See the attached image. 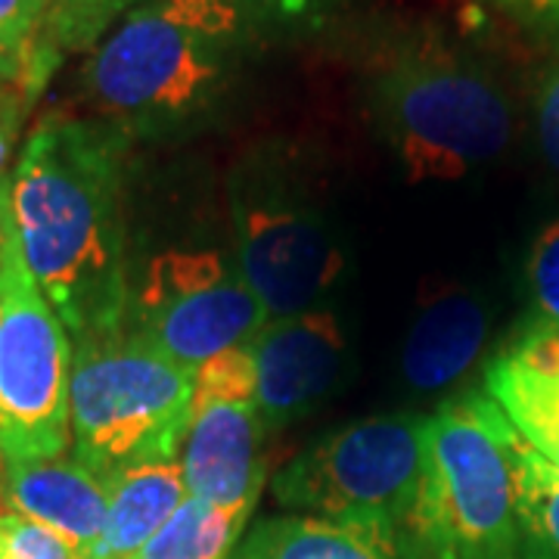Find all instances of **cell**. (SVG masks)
<instances>
[{
    "mask_svg": "<svg viewBox=\"0 0 559 559\" xmlns=\"http://www.w3.org/2000/svg\"><path fill=\"white\" fill-rule=\"evenodd\" d=\"M134 140L116 124L47 112L10 171L22 255L72 345L128 326L124 193Z\"/></svg>",
    "mask_w": 559,
    "mask_h": 559,
    "instance_id": "1",
    "label": "cell"
},
{
    "mask_svg": "<svg viewBox=\"0 0 559 559\" xmlns=\"http://www.w3.org/2000/svg\"><path fill=\"white\" fill-rule=\"evenodd\" d=\"M373 131L417 183L460 180L500 159L513 140V103L498 75L432 28L382 44L364 69Z\"/></svg>",
    "mask_w": 559,
    "mask_h": 559,
    "instance_id": "2",
    "label": "cell"
},
{
    "mask_svg": "<svg viewBox=\"0 0 559 559\" xmlns=\"http://www.w3.org/2000/svg\"><path fill=\"white\" fill-rule=\"evenodd\" d=\"M246 47L175 20L138 0L87 50L84 94L97 119L131 140H175L202 131L234 97Z\"/></svg>",
    "mask_w": 559,
    "mask_h": 559,
    "instance_id": "3",
    "label": "cell"
},
{
    "mask_svg": "<svg viewBox=\"0 0 559 559\" xmlns=\"http://www.w3.org/2000/svg\"><path fill=\"white\" fill-rule=\"evenodd\" d=\"M513 423L485 392L429 417V454L399 559H520Z\"/></svg>",
    "mask_w": 559,
    "mask_h": 559,
    "instance_id": "4",
    "label": "cell"
},
{
    "mask_svg": "<svg viewBox=\"0 0 559 559\" xmlns=\"http://www.w3.org/2000/svg\"><path fill=\"white\" fill-rule=\"evenodd\" d=\"M237 267L267 318L320 308L345 277V242L293 150H249L227 178Z\"/></svg>",
    "mask_w": 559,
    "mask_h": 559,
    "instance_id": "5",
    "label": "cell"
},
{
    "mask_svg": "<svg viewBox=\"0 0 559 559\" xmlns=\"http://www.w3.org/2000/svg\"><path fill=\"white\" fill-rule=\"evenodd\" d=\"M197 370L121 330L72 345V457L109 479L140 463L180 460Z\"/></svg>",
    "mask_w": 559,
    "mask_h": 559,
    "instance_id": "6",
    "label": "cell"
},
{
    "mask_svg": "<svg viewBox=\"0 0 559 559\" xmlns=\"http://www.w3.org/2000/svg\"><path fill=\"white\" fill-rule=\"evenodd\" d=\"M426 414L367 417L305 448L271 479V491L280 507L358 532L399 557L401 528L426 476Z\"/></svg>",
    "mask_w": 559,
    "mask_h": 559,
    "instance_id": "7",
    "label": "cell"
},
{
    "mask_svg": "<svg viewBox=\"0 0 559 559\" xmlns=\"http://www.w3.org/2000/svg\"><path fill=\"white\" fill-rule=\"evenodd\" d=\"M72 340L32 277L13 212L0 249V463L69 454Z\"/></svg>",
    "mask_w": 559,
    "mask_h": 559,
    "instance_id": "8",
    "label": "cell"
},
{
    "mask_svg": "<svg viewBox=\"0 0 559 559\" xmlns=\"http://www.w3.org/2000/svg\"><path fill=\"white\" fill-rule=\"evenodd\" d=\"M267 320L240 267L212 249L159 252L131 286L128 330L190 370L246 345Z\"/></svg>",
    "mask_w": 559,
    "mask_h": 559,
    "instance_id": "9",
    "label": "cell"
},
{
    "mask_svg": "<svg viewBox=\"0 0 559 559\" xmlns=\"http://www.w3.org/2000/svg\"><path fill=\"white\" fill-rule=\"evenodd\" d=\"M246 348L255 364V404L267 432L314 414L345 380L348 336L326 308L271 318Z\"/></svg>",
    "mask_w": 559,
    "mask_h": 559,
    "instance_id": "10",
    "label": "cell"
},
{
    "mask_svg": "<svg viewBox=\"0 0 559 559\" xmlns=\"http://www.w3.org/2000/svg\"><path fill=\"white\" fill-rule=\"evenodd\" d=\"M264 423L255 399L193 392L180 469L190 498L252 513L264 488Z\"/></svg>",
    "mask_w": 559,
    "mask_h": 559,
    "instance_id": "11",
    "label": "cell"
},
{
    "mask_svg": "<svg viewBox=\"0 0 559 559\" xmlns=\"http://www.w3.org/2000/svg\"><path fill=\"white\" fill-rule=\"evenodd\" d=\"M485 395L544 457L559 454V326L532 318L485 367Z\"/></svg>",
    "mask_w": 559,
    "mask_h": 559,
    "instance_id": "12",
    "label": "cell"
},
{
    "mask_svg": "<svg viewBox=\"0 0 559 559\" xmlns=\"http://www.w3.org/2000/svg\"><path fill=\"white\" fill-rule=\"evenodd\" d=\"M0 503L69 540L81 557L100 540L109 488L94 469L62 454L32 463H0Z\"/></svg>",
    "mask_w": 559,
    "mask_h": 559,
    "instance_id": "13",
    "label": "cell"
},
{
    "mask_svg": "<svg viewBox=\"0 0 559 559\" xmlns=\"http://www.w3.org/2000/svg\"><path fill=\"white\" fill-rule=\"evenodd\" d=\"M491 311L473 289L448 286L419 305L401 345V382L417 395H439L460 382L485 352Z\"/></svg>",
    "mask_w": 559,
    "mask_h": 559,
    "instance_id": "14",
    "label": "cell"
},
{
    "mask_svg": "<svg viewBox=\"0 0 559 559\" xmlns=\"http://www.w3.org/2000/svg\"><path fill=\"white\" fill-rule=\"evenodd\" d=\"M109 510L100 540L81 559H131L175 516L187 495L180 460L140 463L106 479Z\"/></svg>",
    "mask_w": 559,
    "mask_h": 559,
    "instance_id": "15",
    "label": "cell"
},
{
    "mask_svg": "<svg viewBox=\"0 0 559 559\" xmlns=\"http://www.w3.org/2000/svg\"><path fill=\"white\" fill-rule=\"evenodd\" d=\"M175 20L197 25L215 38L255 47L267 38L318 32L333 0H153Z\"/></svg>",
    "mask_w": 559,
    "mask_h": 559,
    "instance_id": "16",
    "label": "cell"
},
{
    "mask_svg": "<svg viewBox=\"0 0 559 559\" xmlns=\"http://www.w3.org/2000/svg\"><path fill=\"white\" fill-rule=\"evenodd\" d=\"M230 559H399L377 540L314 516H274L255 522Z\"/></svg>",
    "mask_w": 559,
    "mask_h": 559,
    "instance_id": "17",
    "label": "cell"
},
{
    "mask_svg": "<svg viewBox=\"0 0 559 559\" xmlns=\"http://www.w3.org/2000/svg\"><path fill=\"white\" fill-rule=\"evenodd\" d=\"M249 516L252 513H234L200 498H187L131 559H230L246 535Z\"/></svg>",
    "mask_w": 559,
    "mask_h": 559,
    "instance_id": "18",
    "label": "cell"
},
{
    "mask_svg": "<svg viewBox=\"0 0 559 559\" xmlns=\"http://www.w3.org/2000/svg\"><path fill=\"white\" fill-rule=\"evenodd\" d=\"M513 463L520 559H559V469L520 432H513Z\"/></svg>",
    "mask_w": 559,
    "mask_h": 559,
    "instance_id": "19",
    "label": "cell"
},
{
    "mask_svg": "<svg viewBox=\"0 0 559 559\" xmlns=\"http://www.w3.org/2000/svg\"><path fill=\"white\" fill-rule=\"evenodd\" d=\"M138 0H44L40 72L50 81L66 53H87Z\"/></svg>",
    "mask_w": 559,
    "mask_h": 559,
    "instance_id": "20",
    "label": "cell"
},
{
    "mask_svg": "<svg viewBox=\"0 0 559 559\" xmlns=\"http://www.w3.org/2000/svg\"><path fill=\"white\" fill-rule=\"evenodd\" d=\"M44 0H0V87L32 103L44 91Z\"/></svg>",
    "mask_w": 559,
    "mask_h": 559,
    "instance_id": "21",
    "label": "cell"
},
{
    "mask_svg": "<svg viewBox=\"0 0 559 559\" xmlns=\"http://www.w3.org/2000/svg\"><path fill=\"white\" fill-rule=\"evenodd\" d=\"M525 283L532 296V318L559 326V218L540 230L525 261Z\"/></svg>",
    "mask_w": 559,
    "mask_h": 559,
    "instance_id": "22",
    "label": "cell"
},
{
    "mask_svg": "<svg viewBox=\"0 0 559 559\" xmlns=\"http://www.w3.org/2000/svg\"><path fill=\"white\" fill-rule=\"evenodd\" d=\"M0 559H81V554L57 532L20 513H0Z\"/></svg>",
    "mask_w": 559,
    "mask_h": 559,
    "instance_id": "23",
    "label": "cell"
},
{
    "mask_svg": "<svg viewBox=\"0 0 559 559\" xmlns=\"http://www.w3.org/2000/svg\"><path fill=\"white\" fill-rule=\"evenodd\" d=\"M535 134L547 165L559 175V62L550 66L535 91Z\"/></svg>",
    "mask_w": 559,
    "mask_h": 559,
    "instance_id": "24",
    "label": "cell"
},
{
    "mask_svg": "<svg viewBox=\"0 0 559 559\" xmlns=\"http://www.w3.org/2000/svg\"><path fill=\"white\" fill-rule=\"evenodd\" d=\"M503 20H510L525 38L559 57V0H525Z\"/></svg>",
    "mask_w": 559,
    "mask_h": 559,
    "instance_id": "25",
    "label": "cell"
},
{
    "mask_svg": "<svg viewBox=\"0 0 559 559\" xmlns=\"http://www.w3.org/2000/svg\"><path fill=\"white\" fill-rule=\"evenodd\" d=\"M28 109V100L22 97L20 91L3 87L0 91V180L10 178V162L16 153V140L22 131V116Z\"/></svg>",
    "mask_w": 559,
    "mask_h": 559,
    "instance_id": "26",
    "label": "cell"
},
{
    "mask_svg": "<svg viewBox=\"0 0 559 559\" xmlns=\"http://www.w3.org/2000/svg\"><path fill=\"white\" fill-rule=\"evenodd\" d=\"M7 209H10V178L0 180V249H3V221H7Z\"/></svg>",
    "mask_w": 559,
    "mask_h": 559,
    "instance_id": "27",
    "label": "cell"
},
{
    "mask_svg": "<svg viewBox=\"0 0 559 559\" xmlns=\"http://www.w3.org/2000/svg\"><path fill=\"white\" fill-rule=\"evenodd\" d=\"M476 3L488 7V10H495V13H500V16H507L510 10H516V7L525 3V0H476Z\"/></svg>",
    "mask_w": 559,
    "mask_h": 559,
    "instance_id": "28",
    "label": "cell"
},
{
    "mask_svg": "<svg viewBox=\"0 0 559 559\" xmlns=\"http://www.w3.org/2000/svg\"><path fill=\"white\" fill-rule=\"evenodd\" d=\"M550 463H554V466H557V469H559V454H557V457H550Z\"/></svg>",
    "mask_w": 559,
    "mask_h": 559,
    "instance_id": "29",
    "label": "cell"
},
{
    "mask_svg": "<svg viewBox=\"0 0 559 559\" xmlns=\"http://www.w3.org/2000/svg\"><path fill=\"white\" fill-rule=\"evenodd\" d=\"M0 91H3V87H0Z\"/></svg>",
    "mask_w": 559,
    "mask_h": 559,
    "instance_id": "30",
    "label": "cell"
}]
</instances>
